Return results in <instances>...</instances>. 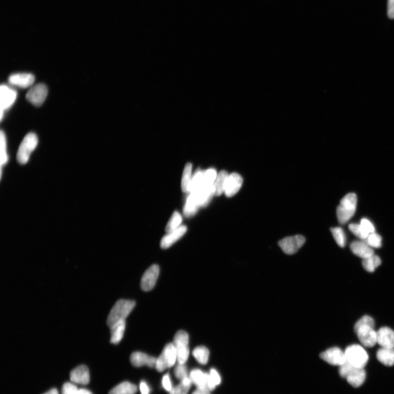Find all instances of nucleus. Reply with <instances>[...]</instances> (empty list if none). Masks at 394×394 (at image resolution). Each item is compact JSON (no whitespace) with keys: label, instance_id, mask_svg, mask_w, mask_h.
Wrapping results in <instances>:
<instances>
[{"label":"nucleus","instance_id":"f257e3e1","mask_svg":"<svg viewBox=\"0 0 394 394\" xmlns=\"http://www.w3.org/2000/svg\"><path fill=\"white\" fill-rule=\"evenodd\" d=\"M136 303L132 300H120L115 303L107 319V325L109 327L116 322L126 320L131 314Z\"/></svg>","mask_w":394,"mask_h":394},{"label":"nucleus","instance_id":"f03ea898","mask_svg":"<svg viewBox=\"0 0 394 394\" xmlns=\"http://www.w3.org/2000/svg\"><path fill=\"white\" fill-rule=\"evenodd\" d=\"M357 201V196L353 193L348 194L342 199L337 209V216L340 223L345 224L350 220L356 211Z\"/></svg>","mask_w":394,"mask_h":394},{"label":"nucleus","instance_id":"7ed1b4c3","mask_svg":"<svg viewBox=\"0 0 394 394\" xmlns=\"http://www.w3.org/2000/svg\"><path fill=\"white\" fill-rule=\"evenodd\" d=\"M339 373L342 377L346 378L348 383L355 387L362 385L366 376L364 369L354 367L347 361L340 366Z\"/></svg>","mask_w":394,"mask_h":394},{"label":"nucleus","instance_id":"20e7f679","mask_svg":"<svg viewBox=\"0 0 394 394\" xmlns=\"http://www.w3.org/2000/svg\"><path fill=\"white\" fill-rule=\"evenodd\" d=\"M345 353L347 362L354 367L364 369L369 361V355L364 347L359 345L348 346Z\"/></svg>","mask_w":394,"mask_h":394},{"label":"nucleus","instance_id":"39448f33","mask_svg":"<svg viewBox=\"0 0 394 394\" xmlns=\"http://www.w3.org/2000/svg\"><path fill=\"white\" fill-rule=\"evenodd\" d=\"M38 143V138L35 133H30L26 135L17 152V159L19 164H25L28 162L31 154L35 150Z\"/></svg>","mask_w":394,"mask_h":394},{"label":"nucleus","instance_id":"423d86ee","mask_svg":"<svg viewBox=\"0 0 394 394\" xmlns=\"http://www.w3.org/2000/svg\"><path fill=\"white\" fill-rule=\"evenodd\" d=\"M173 344L176 348L178 363L185 364L190 354L188 333L183 330L179 331L174 336Z\"/></svg>","mask_w":394,"mask_h":394},{"label":"nucleus","instance_id":"0eeeda50","mask_svg":"<svg viewBox=\"0 0 394 394\" xmlns=\"http://www.w3.org/2000/svg\"><path fill=\"white\" fill-rule=\"evenodd\" d=\"M177 361V354L175 347L173 343L167 344L157 359L156 369L159 372H163L175 365Z\"/></svg>","mask_w":394,"mask_h":394},{"label":"nucleus","instance_id":"6e6552de","mask_svg":"<svg viewBox=\"0 0 394 394\" xmlns=\"http://www.w3.org/2000/svg\"><path fill=\"white\" fill-rule=\"evenodd\" d=\"M190 378L197 389L210 392L214 390L216 385L213 383L209 373H204L199 369L193 370L190 374Z\"/></svg>","mask_w":394,"mask_h":394},{"label":"nucleus","instance_id":"1a4fd4ad","mask_svg":"<svg viewBox=\"0 0 394 394\" xmlns=\"http://www.w3.org/2000/svg\"><path fill=\"white\" fill-rule=\"evenodd\" d=\"M359 340L364 346L371 348L377 344V331L370 325L354 326Z\"/></svg>","mask_w":394,"mask_h":394},{"label":"nucleus","instance_id":"9d476101","mask_svg":"<svg viewBox=\"0 0 394 394\" xmlns=\"http://www.w3.org/2000/svg\"><path fill=\"white\" fill-rule=\"evenodd\" d=\"M48 92L47 87L44 84H37L30 88L26 95V99L32 105L40 107L46 100Z\"/></svg>","mask_w":394,"mask_h":394},{"label":"nucleus","instance_id":"9b49d317","mask_svg":"<svg viewBox=\"0 0 394 394\" xmlns=\"http://www.w3.org/2000/svg\"><path fill=\"white\" fill-rule=\"evenodd\" d=\"M306 239L301 235H296L283 239L278 243L279 246L284 253L293 255L304 245Z\"/></svg>","mask_w":394,"mask_h":394},{"label":"nucleus","instance_id":"f8f14e48","mask_svg":"<svg viewBox=\"0 0 394 394\" xmlns=\"http://www.w3.org/2000/svg\"><path fill=\"white\" fill-rule=\"evenodd\" d=\"M17 98L16 90L6 85L0 87V101H1V120L3 119L6 110L14 104Z\"/></svg>","mask_w":394,"mask_h":394},{"label":"nucleus","instance_id":"ddd939ff","mask_svg":"<svg viewBox=\"0 0 394 394\" xmlns=\"http://www.w3.org/2000/svg\"><path fill=\"white\" fill-rule=\"evenodd\" d=\"M320 357L326 363L334 366H341L347 361L345 352L338 347L328 349L322 353Z\"/></svg>","mask_w":394,"mask_h":394},{"label":"nucleus","instance_id":"4468645a","mask_svg":"<svg viewBox=\"0 0 394 394\" xmlns=\"http://www.w3.org/2000/svg\"><path fill=\"white\" fill-rule=\"evenodd\" d=\"M159 274V267L157 264H153L148 268L142 276L141 288L144 292H149L156 286Z\"/></svg>","mask_w":394,"mask_h":394},{"label":"nucleus","instance_id":"2eb2a0df","mask_svg":"<svg viewBox=\"0 0 394 394\" xmlns=\"http://www.w3.org/2000/svg\"><path fill=\"white\" fill-rule=\"evenodd\" d=\"M35 76L29 73H16L11 75L9 78L11 85L22 88H27L33 86Z\"/></svg>","mask_w":394,"mask_h":394},{"label":"nucleus","instance_id":"dca6fc26","mask_svg":"<svg viewBox=\"0 0 394 394\" xmlns=\"http://www.w3.org/2000/svg\"><path fill=\"white\" fill-rule=\"evenodd\" d=\"M243 183V179L240 174L234 173L229 176L226 184L224 194L227 197H232L240 190Z\"/></svg>","mask_w":394,"mask_h":394},{"label":"nucleus","instance_id":"f3484780","mask_svg":"<svg viewBox=\"0 0 394 394\" xmlns=\"http://www.w3.org/2000/svg\"><path fill=\"white\" fill-rule=\"evenodd\" d=\"M377 344L381 348H394V331L390 327H383L377 331Z\"/></svg>","mask_w":394,"mask_h":394},{"label":"nucleus","instance_id":"a211bd4d","mask_svg":"<svg viewBox=\"0 0 394 394\" xmlns=\"http://www.w3.org/2000/svg\"><path fill=\"white\" fill-rule=\"evenodd\" d=\"M131 364L135 367L147 366L156 368L157 359L141 352L133 353L131 356Z\"/></svg>","mask_w":394,"mask_h":394},{"label":"nucleus","instance_id":"6ab92c4d","mask_svg":"<svg viewBox=\"0 0 394 394\" xmlns=\"http://www.w3.org/2000/svg\"><path fill=\"white\" fill-rule=\"evenodd\" d=\"M70 379L76 384L86 385L89 383L90 375L88 367L85 365L77 367L70 374Z\"/></svg>","mask_w":394,"mask_h":394},{"label":"nucleus","instance_id":"aec40b11","mask_svg":"<svg viewBox=\"0 0 394 394\" xmlns=\"http://www.w3.org/2000/svg\"><path fill=\"white\" fill-rule=\"evenodd\" d=\"M353 253L363 259L373 255L374 251L366 241L353 242L350 246Z\"/></svg>","mask_w":394,"mask_h":394},{"label":"nucleus","instance_id":"412c9836","mask_svg":"<svg viewBox=\"0 0 394 394\" xmlns=\"http://www.w3.org/2000/svg\"><path fill=\"white\" fill-rule=\"evenodd\" d=\"M186 226H180L175 231L168 233V235L165 236L161 240L160 242L161 248L164 249L170 248L186 234Z\"/></svg>","mask_w":394,"mask_h":394},{"label":"nucleus","instance_id":"4be33fe9","mask_svg":"<svg viewBox=\"0 0 394 394\" xmlns=\"http://www.w3.org/2000/svg\"><path fill=\"white\" fill-rule=\"evenodd\" d=\"M126 326V320H121L116 322L109 327L111 332V343L117 345L120 343L124 337Z\"/></svg>","mask_w":394,"mask_h":394},{"label":"nucleus","instance_id":"5701e85b","mask_svg":"<svg viewBox=\"0 0 394 394\" xmlns=\"http://www.w3.org/2000/svg\"><path fill=\"white\" fill-rule=\"evenodd\" d=\"M377 358L380 363L385 366L394 365V348H381L377 353Z\"/></svg>","mask_w":394,"mask_h":394},{"label":"nucleus","instance_id":"b1692460","mask_svg":"<svg viewBox=\"0 0 394 394\" xmlns=\"http://www.w3.org/2000/svg\"><path fill=\"white\" fill-rule=\"evenodd\" d=\"M229 176L228 173L225 171H222L217 174L214 184L215 196H221L224 193Z\"/></svg>","mask_w":394,"mask_h":394},{"label":"nucleus","instance_id":"393cba45","mask_svg":"<svg viewBox=\"0 0 394 394\" xmlns=\"http://www.w3.org/2000/svg\"><path fill=\"white\" fill-rule=\"evenodd\" d=\"M137 387L128 382H123L115 386L109 394H135L137 391Z\"/></svg>","mask_w":394,"mask_h":394},{"label":"nucleus","instance_id":"a878e982","mask_svg":"<svg viewBox=\"0 0 394 394\" xmlns=\"http://www.w3.org/2000/svg\"><path fill=\"white\" fill-rule=\"evenodd\" d=\"M192 164L187 163L185 166L182 180V189L185 193H190V186L192 179Z\"/></svg>","mask_w":394,"mask_h":394},{"label":"nucleus","instance_id":"bb28decb","mask_svg":"<svg viewBox=\"0 0 394 394\" xmlns=\"http://www.w3.org/2000/svg\"><path fill=\"white\" fill-rule=\"evenodd\" d=\"M193 357L199 364L205 365L208 363L209 358V351L208 348L204 346L196 347L193 352Z\"/></svg>","mask_w":394,"mask_h":394},{"label":"nucleus","instance_id":"cd10ccee","mask_svg":"<svg viewBox=\"0 0 394 394\" xmlns=\"http://www.w3.org/2000/svg\"><path fill=\"white\" fill-rule=\"evenodd\" d=\"M382 261L377 255H373L369 257L364 258L362 262L364 268L369 272H373L379 267Z\"/></svg>","mask_w":394,"mask_h":394},{"label":"nucleus","instance_id":"c85d7f7f","mask_svg":"<svg viewBox=\"0 0 394 394\" xmlns=\"http://www.w3.org/2000/svg\"><path fill=\"white\" fill-rule=\"evenodd\" d=\"M199 206L192 194L187 199L184 208V214L189 217L195 215L197 211Z\"/></svg>","mask_w":394,"mask_h":394},{"label":"nucleus","instance_id":"c756f323","mask_svg":"<svg viewBox=\"0 0 394 394\" xmlns=\"http://www.w3.org/2000/svg\"><path fill=\"white\" fill-rule=\"evenodd\" d=\"M192 383L190 377H187L183 381H181L180 384L173 387L170 392V394H187L189 391Z\"/></svg>","mask_w":394,"mask_h":394},{"label":"nucleus","instance_id":"7c9ffc66","mask_svg":"<svg viewBox=\"0 0 394 394\" xmlns=\"http://www.w3.org/2000/svg\"><path fill=\"white\" fill-rule=\"evenodd\" d=\"M204 171H198L192 177L190 193L196 192L201 188Z\"/></svg>","mask_w":394,"mask_h":394},{"label":"nucleus","instance_id":"2f4dec72","mask_svg":"<svg viewBox=\"0 0 394 394\" xmlns=\"http://www.w3.org/2000/svg\"><path fill=\"white\" fill-rule=\"evenodd\" d=\"M182 222V217L178 211L173 213L170 220L167 223L165 231L167 233H171L179 228Z\"/></svg>","mask_w":394,"mask_h":394},{"label":"nucleus","instance_id":"473e14b6","mask_svg":"<svg viewBox=\"0 0 394 394\" xmlns=\"http://www.w3.org/2000/svg\"><path fill=\"white\" fill-rule=\"evenodd\" d=\"M217 176V172L214 169L211 168L204 171L202 187L214 186Z\"/></svg>","mask_w":394,"mask_h":394},{"label":"nucleus","instance_id":"72a5a7b5","mask_svg":"<svg viewBox=\"0 0 394 394\" xmlns=\"http://www.w3.org/2000/svg\"><path fill=\"white\" fill-rule=\"evenodd\" d=\"M0 142H1V167H3L8 162L9 157L7 151V139H6L5 133L1 131L0 134Z\"/></svg>","mask_w":394,"mask_h":394},{"label":"nucleus","instance_id":"f704fd0d","mask_svg":"<svg viewBox=\"0 0 394 394\" xmlns=\"http://www.w3.org/2000/svg\"><path fill=\"white\" fill-rule=\"evenodd\" d=\"M331 232L335 242L337 243L340 247H345L346 243V238L344 230L340 228H332Z\"/></svg>","mask_w":394,"mask_h":394},{"label":"nucleus","instance_id":"c9c22d12","mask_svg":"<svg viewBox=\"0 0 394 394\" xmlns=\"http://www.w3.org/2000/svg\"><path fill=\"white\" fill-rule=\"evenodd\" d=\"M349 229H350L355 236L359 238L361 240L366 241L368 237L370 235L369 234L367 233L360 224H350V226H349Z\"/></svg>","mask_w":394,"mask_h":394},{"label":"nucleus","instance_id":"e433bc0d","mask_svg":"<svg viewBox=\"0 0 394 394\" xmlns=\"http://www.w3.org/2000/svg\"><path fill=\"white\" fill-rule=\"evenodd\" d=\"M366 241L371 248H379L382 247V237L376 232L370 234Z\"/></svg>","mask_w":394,"mask_h":394},{"label":"nucleus","instance_id":"4c0bfd02","mask_svg":"<svg viewBox=\"0 0 394 394\" xmlns=\"http://www.w3.org/2000/svg\"><path fill=\"white\" fill-rule=\"evenodd\" d=\"M174 374H175L176 377L181 381H183L186 378L189 377L187 368L185 364L178 363L175 370H174Z\"/></svg>","mask_w":394,"mask_h":394},{"label":"nucleus","instance_id":"58836bf2","mask_svg":"<svg viewBox=\"0 0 394 394\" xmlns=\"http://www.w3.org/2000/svg\"><path fill=\"white\" fill-rule=\"evenodd\" d=\"M78 390L74 384L68 382L63 385L62 394H77Z\"/></svg>","mask_w":394,"mask_h":394},{"label":"nucleus","instance_id":"ea45409f","mask_svg":"<svg viewBox=\"0 0 394 394\" xmlns=\"http://www.w3.org/2000/svg\"><path fill=\"white\" fill-rule=\"evenodd\" d=\"M374 324H375V323H374L373 319L370 316L365 315L356 322L354 326L370 325L374 327Z\"/></svg>","mask_w":394,"mask_h":394},{"label":"nucleus","instance_id":"a19ab883","mask_svg":"<svg viewBox=\"0 0 394 394\" xmlns=\"http://www.w3.org/2000/svg\"><path fill=\"white\" fill-rule=\"evenodd\" d=\"M367 233L369 235L375 232V228L371 221L366 218L361 219L360 223Z\"/></svg>","mask_w":394,"mask_h":394},{"label":"nucleus","instance_id":"79ce46f5","mask_svg":"<svg viewBox=\"0 0 394 394\" xmlns=\"http://www.w3.org/2000/svg\"><path fill=\"white\" fill-rule=\"evenodd\" d=\"M162 385L165 390L171 392L173 388L169 374H166L162 379Z\"/></svg>","mask_w":394,"mask_h":394},{"label":"nucleus","instance_id":"37998d69","mask_svg":"<svg viewBox=\"0 0 394 394\" xmlns=\"http://www.w3.org/2000/svg\"><path fill=\"white\" fill-rule=\"evenodd\" d=\"M209 374L213 383H214L216 386L221 383V377L219 376V374L215 369H211Z\"/></svg>","mask_w":394,"mask_h":394},{"label":"nucleus","instance_id":"c03bdc74","mask_svg":"<svg viewBox=\"0 0 394 394\" xmlns=\"http://www.w3.org/2000/svg\"><path fill=\"white\" fill-rule=\"evenodd\" d=\"M387 14L390 19H394V0H387Z\"/></svg>","mask_w":394,"mask_h":394},{"label":"nucleus","instance_id":"a18cd8bd","mask_svg":"<svg viewBox=\"0 0 394 394\" xmlns=\"http://www.w3.org/2000/svg\"><path fill=\"white\" fill-rule=\"evenodd\" d=\"M140 389L141 394H149L150 389L147 383L144 381H142L140 384Z\"/></svg>","mask_w":394,"mask_h":394},{"label":"nucleus","instance_id":"49530a36","mask_svg":"<svg viewBox=\"0 0 394 394\" xmlns=\"http://www.w3.org/2000/svg\"><path fill=\"white\" fill-rule=\"evenodd\" d=\"M77 394H92V393L88 390L85 389H79Z\"/></svg>","mask_w":394,"mask_h":394},{"label":"nucleus","instance_id":"de8ad7c7","mask_svg":"<svg viewBox=\"0 0 394 394\" xmlns=\"http://www.w3.org/2000/svg\"><path fill=\"white\" fill-rule=\"evenodd\" d=\"M192 394H210V392L197 389Z\"/></svg>","mask_w":394,"mask_h":394},{"label":"nucleus","instance_id":"09e8293b","mask_svg":"<svg viewBox=\"0 0 394 394\" xmlns=\"http://www.w3.org/2000/svg\"><path fill=\"white\" fill-rule=\"evenodd\" d=\"M43 394H59V393H58V391L56 389H51Z\"/></svg>","mask_w":394,"mask_h":394}]
</instances>
